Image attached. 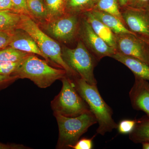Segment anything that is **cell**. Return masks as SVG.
<instances>
[{
    "label": "cell",
    "mask_w": 149,
    "mask_h": 149,
    "mask_svg": "<svg viewBox=\"0 0 149 149\" xmlns=\"http://www.w3.org/2000/svg\"><path fill=\"white\" fill-rule=\"evenodd\" d=\"M29 147L25 146L22 144L10 143L4 144L0 142V149H29Z\"/></svg>",
    "instance_id": "obj_30"
},
{
    "label": "cell",
    "mask_w": 149,
    "mask_h": 149,
    "mask_svg": "<svg viewBox=\"0 0 149 149\" xmlns=\"http://www.w3.org/2000/svg\"><path fill=\"white\" fill-rule=\"evenodd\" d=\"M79 15L67 13L47 22L46 30L50 35L62 42H71L78 36L80 20Z\"/></svg>",
    "instance_id": "obj_7"
},
{
    "label": "cell",
    "mask_w": 149,
    "mask_h": 149,
    "mask_svg": "<svg viewBox=\"0 0 149 149\" xmlns=\"http://www.w3.org/2000/svg\"><path fill=\"white\" fill-rule=\"evenodd\" d=\"M27 8L33 19L47 22V12L44 0H26Z\"/></svg>",
    "instance_id": "obj_21"
},
{
    "label": "cell",
    "mask_w": 149,
    "mask_h": 149,
    "mask_svg": "<svg viewBox=\"0 0 149 149\" xmlns=\"http://www.w3.org/2000/svg\"><path fill=\"white\" fill-rule=\"evenodd\" d=\"M143 149H149V142H145L141 143Z\"/></svg>",
    "instance_id": "obj_33"
},
{
    "label": "cell",
    "mask_w": 149,
    "mask_h": 149,
    "mask_svg": "<svg viewBox=\"0 0 149 149\" xmlns=\"http://www.w3.org/2000/svg\"><path fill=\"white\" fill-rule=\"evenodd\" d=\"M58 127V139L56 148L70 149L90 127L97 123L91 111L74 117L54 113Z\"/></svg>",
    "instance_id": "obj_4"
},
{
    "label": "cell",
    "mask_w": 149,
    "mask_h": 149,
    "mask_svg": "<svg viewBox=\"0 0 149 149\" xmlns=\"http://www.w3.org/2000/svg\"><path fill=\"white\" fill-rule=\"evenodd\" d=\"M120 8H123L128 7L130 0H118Z\"/></svg>",
    "instance_id": "obj_32"
},
{
    "label": "cell",
    "mask_w": 149,
    "mask_h": 149,
    "mask_svg": "<svg viewBox=\"0 0 149 149\" xmlns=\"http://www.w3.org/2000/svg\"><path fill=\"white\" fill-rule=\"evenodd\" d=\"M91 11L96 18L107 26L114 34L126 33L135 35L116 17L107 13L96 10H93Z\"/></svg>",
    "instance_id": "obj_15"
},
{
    "label": "cell",
    "mask_w": 149,
    "mask_h": 149,
    "mask_svg": "<svg viewBox=\"0 0 149 149\" xmlns=\"http://www.w3.org/2000/svg\"><path fill=\"white\" fill-rule=\"evenodd\" d=\"M70 78L95 116L99 125L97 134L104 136L117 128L118 124L112 117V109L102 98L97 85H90L80 77Z\"/></svg>",
    "instance_id": "obj_1"
},
{
    "label": "cell",
    "mask_w": 149,
    "mask_h": 149,
    "mask_svg": "<svg viewBox=\"0 0 149 149\" xmlns=\"http://www.w3.org/2000/svg\"><path fill=\"white\" fill-rule=\"evenodd\" d=\"M121 12L128 29L149 43V16L147 10L127 7L122 8Z\"/></svg>",
    "instance_id": "obj_10"
},
{
    "label": "cell",
    "mask_w": 149,
    "mask_h": 149,
    "mask_svg": "<svg viewBox=\"0 0 149 149\" xmlns=\"http://www.w3.org/2000/svg\"><path fill=\"white\" fill-rule=\"evenodd\" d=\"M128 68L137 76L149 81V65L139 59L116 52L111 57Z\"/></svg>",
    "instance_id": "obj_14"
},
{
    "label": "cell",
    "mask_w": 149,
    "mask_h": 149,
    "mask_svg": "<svg viewBox=\"0 0 149 149\" xmlns=\"http://www.w3.org/2000/svg\"><path fill=\"white\" fill-rule=\"evenodd\" d=\"M135 77L129 94L131 104L134 109L144 112L149 118V81Z\"/></svg>",
    "instance_id": "obj_11"
},
{
    "label": "cell",
    "mask_w": 149,
    "mask_h": 149,
    "mask_svg": "<svg viewBox=\"0 0 149 149\" xmlns=\"http://www.w3.org/2000/svg\"><path fill=\"white\" fill-rule=\"evenodd\" d=\"M22 60L17 62L0 61V74L13 75L21 64Z\"/></svg>",
    "instance_id": "obj_23"
},
{
    "label": "cell",
    "mask_w": 149,
    "mask_h": 149,
    "mask_svg": "<svg viewBox=\"0 0 149 149\" xmlns=\"http://www.w3.org/2000/svg\"><path fill=\"white\" fill-rule=\"evenodd\" d=\"M44 1L47 12L48 21L67 13L66 0H44Z\"/></svg>",
    "instance_id": "obj_19"
},
{
    "label": "cell",
    "mask_w": 149,
    "mask_h": 149,
    "mask_svg": "<svg viewBox=\"0 0 149 149\" xmlns=\"http://www.w3.org/2000/svg\"><path fill=\"white\" fill-rule=\"evenodd\" d=\"M120 8L118 0H97L93 10L101 11L112 15L119 19L125 24Z\"/></svg>",
    "instance_id": "obj_18"
},
{
    "label": "cell",
    "mask_w": 149,
    "mask_h": 149,
    "mask_svg": "<svg viewBox=\"0 0 149 149\" xmlns=\"http://www.w3.org/2000/svg\"><path fill=\"white\" fill-rule=\"evenodd\" d=\"M30 54L8 46L0 50V61H21Z\"/></svg>",
    "instance_id": "obj_22"
},
{
    "label": "cell",
    "mask_w": 149,
    "mask_h": 149,
    "mask_svg": "<svg viewBox=\"0 0 149 149\" xmlns=\"http://www.w3.org/2000/svg\"><path fill=\"white\" fill-rule=\"evenodd\" d=\"M68 1V0H66L67 3Z\"/></svg>",
    "instance_id": "obj_35"
},
{
    "label": "cell",
    "mask_w": 149,
    "mask_h": 149,
    "mask_svg": "<svg viewBox=\"0 0 149 149\" xmlns=\"http://www.w3.org/2000/svg\"><path fill=\"white\" fill-rule=\"evenodd\" d=\"M137 120H121L118 124V130L121 134H129L135 128Z\"/></svg>",
    "instance_id": "obj_24"
},
{
    "label": "cell",
    "mask_w": 149,
    "mask_h": 149,
    "mask_svg": "<svg viewBox=\"0 0 149 149\" xmlns=\"http://www.w3.org/2000/svg\"><path fill=\"white\" fill-rule=\"evenodd\" d=\"M17 29H22L32 37L40 50L50 61L66 71L69 77H79L63 60L62 50L58 43L43 32L31 17L20 14V19Z\"/></svg>",
    "instance_id": "obj_2"
},
{
    "label": "cell",
    "mask_w": 149,
    "mask_h": 149,
    "mask_svg": "<svg viewBox=\"0 0 149 149\" xmlns=\"http://www.w3.org/2000/svg\"><path fill=\"white\" fill-rule=\"evenodd\" d=\"M18 79L16 75L0 74V91L8 88Z\"/></svg>",
    "instance_id": "obj_27"
},
{
    "label": "cell",
    "mask_w": 149,
    "mask_h": 149,
    "mask_svg": "<svg viewBox=\"0 0 149 149\" xmlns=\"http://www.w3.org/2000/svg\"><path fill=\"white\" fill-rule=\"evenodd\" d=\"M13 5L14 11L20 14L26 15L31 17L26 0H12Z\"/></svg>",
    "instance_id": "obj_25"
},
{
    "label": "cell",
    "mask_w": 149,
    "mask_h": 149,
    "mask_svg": "<svg viewBox=\"0 0 149 149\" xmlns=\"http://www.w3.org/2000/svg\"><path fill=\"white\" fill-rule=\"evenodd\" d=\"M97 0H68L66 4L67 13L82 14L93 10Z\"/></svg>",
    "instance_id": "obj_17"
},
{
    "label": "cell",
    "mask_w": 149,
    "mask_h": 149,
    "mask_svg": "<svg viewBox=\"0 0 149 149\" xmlns=\"http://www.w3.org/2000/svg\"><path fill=\"white\" fill-rule=\"evenodd\" d=\"M20 19V14L14 11H0V30H13L16 29Z\"/></svg>",
    "instance_id": "obj_20"
},
{
    "label": "cell",
    "mask_w": 149,
    "mask_h": 149,
    "mask_svg": "<svg viewBox=\"0 0 149 149\" xmlns=\"http://www.w3.org/2000/svg\"><path fill=\"white\" fill-rule=\"evenodd\" d=\"M61 80V91L51 103L54 113L74 117L91 111L88 104L76 91L71 79L67 75Z\"/></svg>",
    "instance_id": "obj_5"
},
{
    "label": "cell",
    "mask_w": 149,
    "mask_h": 149,
    "mask_svg": "<svg viewBox=\"0 0 149 149\" xmlns=\"http://www.w3.org/2000/svg\"><path fill=\"white\" fill-rule=\"evenodd\" d=\"M48 63L34 54H30L22 60L13 75H16L19 79H29L39 88H48L56 80H61L67 76L64 69L54 68Z\"/></svg>",
    "instance_id": "obj_3"
},
{
    "label": "cell",
    "mask_w": 149,
    "mask_h": 149,
    "mask_svg": "<svg viewBox=\"0 0 149 149\" xmlns=\"http://www.w3.org/2000/svg\"><path fill=\"white\" fill-rule=\"evenodd\" d=\"M14 30H0V50L8 47L12 40Z\"/></svg>",
    "instance_id": "obj_26"
},
{
    "label": "cell",
    "mask_w": 149,
    "mask_h": 149,
    "mask_svg": "<svg viewBox=\"0 0 149 149\" xmlns=\"http://www.w3.org/2000/svg\"><path fill=\"white\" fill-rule=\"evenodd\" d=\"M78 36L85 47L99 61L105 57H110L116 51L99 37L88 21L81 15Z\"/></svg>",
    "instance_id": "obj_8"
},
{
    "label": "cell",
    "mask_w": 149,
    "mask_h": 149,
    "mask_svg": "<svg viewBox=\"0 0 149 149\" xmlns=\"http://www.w3.org/2000/svg\"><path fill=\"white\" fill-rule=\"evenodd\" d=\"M8 46L28 53L38 55L48 62H50V60L40 50L32 37L22 29H15L12 40Z\"/></svg>",
    "instance_id": "obj_12"
},
{
    "label": "cell",
    "mask_w": 149,
    "mask_h": 149,
    "mask_svg": "<svg viewBox=\"0 0 149 149\" xmlns=\"http://www.w3.org/2000/svg\"><path fill=\"white\" fill-rule=\"evenodd\" d=\"M81 15L88 21L96 34L116 51V38L112 31L96 18L91 11L84 13Z\"/></svg>",
    "instance_id": "obj_13"
},
{
    "label": "cell",
    "mask_w": 149,
    "mask_h": 149,
    "mask_svg": "<svg viewBox=\"0 0 149 149\" xmlns=\"http://www.w3.org/2000/svg\"><path fill=\"white\" fill-rule=\"evenodd\" d=\"M115 35L116 52L139 59L149 65V43L133 34Z\"/></svg>",
    "instance_id": "obj_9"
},
{
    "label": "cell",
    "mask_w": 149,
    "mask_h": 149,
    "mask_svg": "<svg viewBox=\"0 0 149 149\" xmlns=\"http://www.w3.org/2000/svg\"><path fill=\"white\" fill-rule=\"evenodd\" d=\"M129 139L136 143L149 142V118L137 120L135 128L129 134Z\"/></svg>",
    "instance_id": "obj_16"
},
{
    "label": "cell",
    "mask_w": 149,
    "mask_h": 149,
    "mask_svg": "<svg viewBox=\"0 0 149 149\" xmlns=\"http://www.w3.org/2000/svg\"><path fill=\"white\" fill-rule=\"evenodd\" d=\"M9 10L14 11L12 0H0V11Z\"/></svg>",
    "instance_id": "obj_31"
},
{
    "label": "cell",
    "mask_w": 149,
    "mask_h": 149,
    "mask_svg": "<svg viewBox=\"0 0 149 149\" xmlns=\"http://www.w3.org/2000/svg\"><path fill=\"white\" fill-rule=\"evenodd\" d=\"M146 10H147V12H148V14L149 16V6L148 7V8Z\"/></svg>",
    "instance_id": "obj_34"
},
{
    "label": "cell",
    "mask_w": 149,
    "mask_h": 149,
    "mask_svg": "<svg viewBox=\"0 0 149 149\" xmlns=\"http://www.w3.org/2000/svg\"><path fill=\"white\" fill-rule=\"evenodd\" d=\"M94 137L91 139L83 138L79 140L74 146L71 147L73 149H92L93 148V140Z\"/></svg>",
    "instance_id": "obj_28"
},
{
    "label": "cell",
    "mask_w": 149,
    "mask_h": 149,
    "mask_svg": "<svg viewBox=\"0 0 149 149\" xmlns=\"http://www.w3.org/2000/svg\"><path fill=\"white\" fill-rule=\"evenodd\" d=\"M61 50L63 58L68 66L88 84L97 85L94 70L97 61L83 42L79 40L76 47L64 46Z\"/></svg>",
    "instance_id": "obj_6"
},
{
    "label": "cell",
    "mask_w": 149,
    "mask_h": 149,
    "mask_svg": "<svg viewBox=\"0 0 149 149\" xmlns=\"http://www.w3.org/2000/svg\"><path fill=\"white\" fill-rule=\"evenodd\" d=\"M149 6V0H130L128 7L146 10Z\"/></svg>",
    "instance_id": "obj_29"
}]
</instances>
